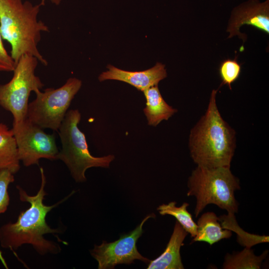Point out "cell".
<instances>
[{"mask_svg": "<svg viewBox=\"0 0 269 269\" xmlns=\"http://www.w3.org/2000/svg\"><path fill=\"white\" fill-rule=\"evenodd\" d=\"M241 72V66L236 58L224 60L219 68V75L222 80L221 85H227L232 90L231 85L239 78Z\"/></svg>", "mask_w": 269, "mask_h": 269, "instance_id": "18", "label": "cell"}, {"mask_svg": "<svg viewBox=\"0 0 269 269\" xmlns=\"http://www.w3.org/2000/svg\"><path fill=\"white\" fill-rule=\"evenodd\" d=\"M219 218L216 214L208 212L202 214L197 221V232L191 243L205 242L212 245L221 240L229 239L232 235L229 229H223L220 225Z\"/></svg>", "mask_w": 269, "mask_h": 269, "instance_id": "14", "label": "cell"}, {"mask_svg": "<svg viewBox=\"0 0 269 269\" xmlns=\"http://www.w3.org/2000/svg\"><path fill=\"white\" fill-rule=\"evenodd\" d=\"M82 84L79 79L69 78L57 89L36 90L35 99L28 104L26 118L42 129L58 131Z\"/></svg>", "mask_w": 269, "mask_h": 269, "instance_id": "7", "label": "cell"}, {"mask_svg": "<svg viewBox=\"0 0 269 269\" xmlns=\"http://www.w3.org/2000/svg\"><path fill=\"white\" fill-rule=\"evenodd\" d=\"M175 202H170L167 204H163L159 206L157 210L162 216L169 215L175 218L177 221L191 237L194 238L197 232V225L193 221L192 215L189 213L187 208L188 203L184 202L181 206L177 207Z\"/></svg>", "mask_w": 269, "mask_h": 269, "instance_id": "17", "label": "cell"}, {"mask_svg": "<svg viewBox=\"0 0 269 269\" xmlns=\"http://www.w3.org/2000/svg\"><path fill=\"white\" fill-rule=\"evenodd\" d=\"M265 251L260 256H256L251 248L246 247L240 252L227 254L223 263L224 269H259L268 255Z\"/></svg>", "mask_w": 269, "mask_h": 269, "instance_id": "16", "label": "cell"}, {"mask_svg": "<svg viewBox=\"0 0 269 269\" xmlns=\"http://www.w3.org/2000/svg\"><path fill=\"white\" fill-rule=\"evenodd\" d=\"M188 196L196 199L194 214L197 217L206 206L213 204L235 216L239 203L235 191L240 189L239 179L231 172L230 167L206 168L197 166L188 178Z\"/></svg>", "mask_w": 269, "mask_h": 269, "instance_id": "4", "label": "cell"}, {"mask_svg": "<svg viewBox=\"0 0 269 269\" xmlns=\"http://www.w3.org/2000/svg\"><path fill=\"white\" fill-rule=\"evenodd\" d=\"M108 70L102 72L98 77L99 81L114 80L130 84L142 92L148 88L158 85L167 77L165 65L157 62L151 68L141 71H129L118 68L113 65L107 67Z\"/></svg>", "mask_w": 269, "mask_h": 269, "instance_id": "11", "label": "cell"}, {"mask_svg": "<svg viewBox=\"0 0 269 269\" xmlns=\"http://www.w3.org/2000/svg\"><path fill=\"white\" fill-rule=\"evenodd\" d=\"M155 217L153 213L147 215L135 229L129 234L121 235L115 242L103 241L100 245H95L90 253L97 261L98 268L114 269L117 265L131 264L135 260L149 263L150 261L143 257L137 251L136 242L143 233L142 227L144 223L150 218Z\"/></svg>", "mask_w": 269, "mask_h": 269, "instance_id": "9", "label": "cell"}, {"mask_svg": "<svg viewBox=\"0 0 269 269\" xmlns=\"http://www.w3.org/2000/svg\"><path fill=\"white\" fill-rule=\"evenodd\" d=\"M81 118L79 110L68 111L58 131L62 146L57 159L65 164L77 182L86 180L85 172L88 168H109L115 159L112 154L95 157L90 153L85 134L78 128Z\"/></svg>", "mask_w": 269, "mask_h": 269, "instance_id": "5", "label": "cell"}, {"mask_svg": "<svg viewBox=\"0 0 269 269\" xmlns=\"http://www.w3.org/2000/svg\"><path fill=\"white\" fill-rule=\"evenodd\" d=\"M18 158L25 166L38 165L39 160L57 159L59 152L54 134H48L27 118L12 124Z\"/></svg>", "mask_w": 269, "mask_h": 269, "instance_id": "8", "label": "cell"}, {"mask_svg": "<svg viewBox=\"0 0 269 269\" xmlns=\"http://www.w3.org/2000/svg\"><path fill=\"white\" fill-rule=\"evenodd\" d=\"M19 162L13 131L0 123V169H7L14 174L20 169Z\"/></svg>", "mask_w": 269, "mask_h": 269, "instance_id": "15", "label": "cell"}, {"mask_svg": "<svg viewBox=\"0 0 269 269\" xmlns=\"http://www.w3.org/2000/svg\"><path fill=\"white\" fill-rule=\"evenodd\" d=\"M40 172L41 185L36 195H29L22 187L16 186L20 200L29 203L30 206L20 213L15 222L8 223L0 228V244L3 248L13 251L24 244H30L40 255L57 254L61 251L57 243L44 237L46 234L62 232L59 229L51 228L46 223V217L52 209L65 201L73 192L58 203L51 206L45 205L43 200L47 195L44 190L46 179L42 167L40 168Z\"/></svg>", "mask_w": 269, "mask_h": 269, "instance_id": "1", "label": "cell"}, {"mask_svg": "<svg viewBox=\"0 0 269 269\" xmlns=\"http://www.w3.org/2000/svg\"><path fill=\"white\" fill-rule=\"evenodd\" d=\"M143 92L146 99L143 112L149 126L156 127L162 121H167L177 112L165 101L158 85L150 87Z\"/></svg>", "mask_w": 269, "mask_h": 269, "instance_id": "13", "label": "cell"}, {"mask_svg": "<svg viewBox=\"0 0 269 269\" xmlns=\"http://www.w3.org/2000/svg\"><path fill=\"white\" fill-rule=\"evenodd\" d=\"M16 63L5 49L0 31V71H13Z\"/></svg>", "mask_w": 269, "mask_h": 269, "instance_id": "20", "label": "cell"}, {"mask_svg": "<svg viewBox=\"0 0 269 269\" xmlns=\"http://www.w3.org/2000/svg\"><path fill=\"white\" fill-rule=\"evenodd\" d=\"M41 6L28 0H0V31L11 46L10 56L15 63L26 54L35 57L44 66L48 64L37 47L41 32H49L37 19Z\"/></svg>", "mask_w": 269, "mask_h": 269, "instance_id": "3", "label": "cell"}, {"mask_svg": "<svg viewBox=\"0 0 269 269\" xmlns=\"http://www.w3.org/2000/svg\"><path fill=\"white\" fill-rule=\"evenodd\" d=\"M188 233L176 221L173 233L164 252L155 259L150 261L148 269H183L180 254L181 247Z\"/></svg>", "mask_w": 269, "mask_h": 269, "instance_id": "12", "label": "cell"}, {"mask_svg": "<svg viewBox=\"0 0 269 269\" xmlns=\"http://www.w3.org/2000/svg\"><path fill=\"white\" fill-rule=\"evenodd\" d=\"M14 174L7 169H0V214L4 213L9 204L8 185L14 181Z\"/></svg>", "mask_w": 269, "mask_h": 269, "instance_id": "19", "label": "cell"}, {"mask_svg": "<svg viewBox=\"0 0 269 269\" xmlns=\"http://www.w3.org/2000/svg\"><path fill=\"white\" fill-rule=\"evenodd\" d=\"M38 63L35 57L22 55L16 63L11 79L0 85V106L12 114V124L26 118L31 92L44 86L35 73Z\"/></svg>", "mask_w": 269, "mask_h": 269, "instance_id": "6", "label": "cell"}, {"mask_svg": "<svg viewBox=\"0 0 269 269\" xmlns=\"http://www.w3.org/2000/svg\"><path fill=\"white\" fill-rule=\"evenodd\" d=\"M228 31L229 37L239 33L244 24L250 25L267 34L269 33V1L260 2L249 0L236 7L233 10Z\"/></svg>", "mask_w": 269, "mask_h": 269, "instance_id": "10", "label": "cell"}, {"mask_svg": "<svg viewBox=\"0 0 269 269\" xmlns=\"http://www.w3.org/2000/svg\"><path fill=\"white\" fill-rule=\"evenodd\" d=\"M213 90L205 114L191 129L189 148L193 161L206 168L230 167L236 147V134L221 116Z\"/></svg>", "mask_w": 269, "mask_h": 269, "instance_id": "2", "label": "cell"}]
</instances>
